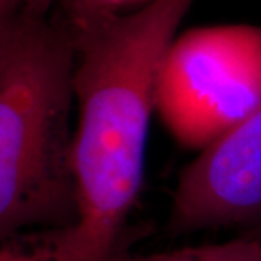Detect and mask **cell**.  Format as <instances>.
Listing matches in <instances>:
<instances>
[{"instance_id": "cell-5", "label": "cell", "mask_w": 261, "mask_h": 261, "mask_svg": "<svg viewBox=\"0 0 261 261\" xmlns=\"http://www.w3.org/2000/svg\"><path fill=\"white\" fill-rule=\"evenodd\" d=\"M115 261H261V240L241 235L224 244L186 247L148 255H134L125 250Z\"/></svg>"}, {"instance_id": "cell-4", "label": "cell", "mask_w": 261, "mask_h": 261, "mask_svg": "<svg viewBox=\"0 0 261 261\" xmlns=\"http://www.w3.org/2000/svg\"><path fill=\"white\" fill-rule=\"evenodd\" d=\"M261 218V103L241 123L207 147L180 177L168 232L250 226Z\"/></svg>"}, {"instance_id": "cell-7", "label": "cell", "mask_w": 261, "mask_h": 261, "mask_svg": "<svg viewBox=\"0 0 261 261\" xmlns=\"http://www.w3.org/2000/svg\"><path fill=\"white\" fill-rule=\"evenodd\" d=\"M56 0H0V15L13 12H29L34 15L47 16Z\"/></svg>"}, {"instance_id": "cell-1", "label": "cell", "mask_w": 261, "mask_h": 261, "mask_svg": "<svg viewBox=\"0 0 261 261\" xmlns=\"http://www.w3.org/2000/svg\"><path fill=\"white\" fill-rule=\"evenodd\" d=\"M77 51L79 122L73 171L79 216L48 229L54 261H115L140 195L160 70L195 0H152L118 15L94 0H63Z\"/></svg>"}, {"instance_id": "cell-2", "label": "cell", "mask_w": 261, "mask_h": 261, "mask_svg": "<svg viewBox=\"0 0 261 261\" xmlns=\"http://www.w3.org/2000/svg\"><path fill=\"white\" fill-rule=\"evenodd\" d=\"M77 51L65 18L0 15V237L79 216L71 108Z\"/></svg>"}, {"instance_id": "cell-8", "label": "cell", "mask_w": 261, "mask_h": 261, "mask_svg": "<svg viewBox=\"0 0 261 261\" xmlns=\"http://www.w3.org/2000/svg\"><path fill=\"white\" fill-rule=\"evenodd\" d=\"M243 237H247V238H254V240H261V218L258 221H255L254 224H251L250 226L244 228Z\"/></svg>"}, {"instance_id": "cell-3", "label": "cell", "mask_w": 261, "mask_h": 261, "mask_svg": "<svg viewBox=\"0 0 261 261\" xmlns=\"http://www.w3.org/2000/svg\"><path fill=\"white\" fill-rule=\"evenodd\" d=\"M261 103V27L218 25L176 37L160 70L155 112L170 134L203 151Z\"/></svg>"}, {"instance_id": "cell-6", "label": "cell", "mask_w": 261, "mask_h": 261, "mask_svg": "<svg viewBox=\"0 0 261 261\" xmlns=\"http://www.w3.org/2000/svg\"><path fill=\"white\" fill-rule=\"evenodd\" d=\"M0 261H54L47 231L18 233L2 240Z\"/></svg>"}]
</instances>
